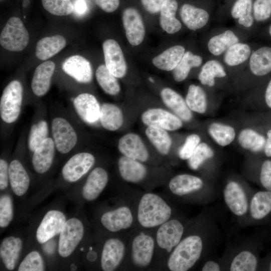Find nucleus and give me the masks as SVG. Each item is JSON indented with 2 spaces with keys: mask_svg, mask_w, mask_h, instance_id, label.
<instances>
[{
  "mask_svg": "<svg viewBox=\"0 0 271 271\" xmlns=\"http://www.w3.org/2000/svg\"><path fill=\"white\" fill-rule=\"evenodd\" d=\"M130 192L137 228L154 230L173 217V207L164 195L152 191Z\"/></svg>",
  "mask_w": 271,
  "mask_h": 271,
  "instance_id": "f257e3e1",
  "label": "nucleus"
},
{
  "mask_svg": "<svg viewBox=\"0 0 271 271\" xmlns=\"http://www.w3.org/2000/svg\"><path fill=\"white\" fill-rule=\"evenodd\" d=\"M23 86L15 80L10 82L5 88L0 100V114L2 120L11 123L18 118L23 100Z\"/></svg>",
  "mask_w": 271,
  "mask_h": 271,
  "instance_id": "0eeeda50",
  "label": "nucleus"
},
{
  "mask_svg": "<svg viewBox=\"0 0 271 271\" xmlns=\"http://www.w3.org/2000/svg\"><path fill=\"white\" fill-rule=\"evenodd\" d=\"M9 178V167L7 162L4 159L0 160V189H5L8 186Z\"/></svg>",
  "mask_w": 271,
  "mask_h": 271,
  "instance_id": "13d9d810",
  "label": "nucleus"
},
{
  "mask_svg": "<svg viewBox=\"0 0 271 271\" xmlns=\"http://www.w3.org/2000/svg\"><path fill=\"white\" fill-rule=\"evenodd\" d=\"M105 65L116 78L125 76L127 65L122 50L117 42L113 39L105 40L102 45Z\"/></svg>",
  "mask_w": 271,
  "mask_h": 271,
  "instance_id": "ddd939ff",
  "label": "nucleus"
},
{
  "mask_svg": "<svg viewBox=\"0 0 271 271\" xmlns=\"http://www.w3.org/2000/svg\"><path fill=\"white\" fill-rule=\"evenodd\" d=\"M200 137L196 134H192L188 136L183 145L178 151V156L182 160H188L194 150L199 144Z\"/></svg>",
  "mask_w": 271,
  "mask_h": 271,
  "instance_id": "864d4df0",
  "label": "nucleus"
},
{
  "mask_svg": "<svg viewBox=\"0 0 271 271\" xmlns=\"http://www.w3.org/2000/svg\"><path fill=\"white\" fill-rule=\"evenodd\" d=\"M184 232V224L174 217L155 229L156 251L152 269H164L167 258L182 239Z\"/></svg>",
  "mask_w": 271,
  "mask_h": 271,
  "instance_id": "7ed1b4c3",
  "label": "nucleus"
},
{
  "mask_svg": "<svg viewBox=\"0 0 271 271\" xmlns=\"http://www.w3.org/2000/svg\"><path fill=\"white\" fill-rule=\"evenodd\" d=\"M251 52V48L248 45L237 42L225 51L223 60L228 66H237L246 61L250 57Z\"/></svg>",
  "mask_w": 271,
  "mask_h": 271,
  "instance_id": "58836bf2",
  "label": "nucleus"
},
{
  "mask_svg": "<svg viewBox=\"0 0 271 271\" xmlns=\"http://www.w3.org/2000/svg\"><path fill=\"white\" fill-rule=\"evenodd\" d=\"M129 232L110 237L105 240L100 256L102 270L114 271L122 268L126 256Z\"/></svg>",
  "mask_w": 271,
  "mask_h": 271,
  "instance_id": "423d86ee",
  "label": "nucleus"
},
{
  "mask_svg": "<svg viewBox=\"0 0 271 271\" xmlns=\"http://www.w3.org/2000/svg\"><path fill=\"white\" fill-rule=\"evenodd\" d=\"M208 132L214 140L221 146L230 144L235 136V132L232 127L219 123L211 124Z\"/></svg>",
  "mask_w": 271,
  "mask_h": 271,
  "instance_id": "a18cd8bd",
  "label": "nucleus"
},
{
  "mask_svg": "<svg viewBox=\"0 0 271 271\" xmlns=\"http://www.w3.org/2000/svg\"><path fill=\"white\" fill-rule=\"evenodd\" d=\"M252 13V0H236L231 11L232 17L237 19L238 23L246 28L253 24L254 19Z\"/></svg>",
  "mask_w": 271,
  "mask_h": 271,
  "instance_id": "ea45409f",
  "label": "nucleus"
},
{
  "mask_svg": "<svg viewBox=\"0 0 271 271\" xmlns=\"http://www.w3.org/2000/svg\"><path fill=\"white\" fill-rule=\"evenodd\" d=\"M52 132L55 147L62 154L70 152L77 142L76 132L65 119L56 117L52 121Z\"/></svg>",
  "mask_w": 271,
  "mask_h": 271,
  "instance_id": "9d476101",
  "label": "nucleus"
},
{
  "mask_svg": "<svg viewBox=\"0 0 271 271\" xmlns=\"http://www.w3.org/2000/svg\"><path fill=\"white\" fill-rule=\"evenodd\" d=\"M66 44L65 39L59 35L44 37L37 43L36 56L40 60H46L62 50Z\"/></svg>",
  "mask_w": 271,
  "mask_h": 271,
  "instance_id": "7c9ffc66",
  "label": "nucleus"
},
{
  "mask_svg": "<svg viewBox=\"0 0 271 271\" xmlns=\"http://www.w3.org/2000/svg\"><path fill=\"white\" fill-rule=\"evenodd\" d=\"M95 76L98 84L107 94L115 95L120 92V87L116 77L110 72L105 65L98 67Z\"/></svg>",
  "mask_w": 271,
  "mask_h": 271,
  "instance_id": "37998d69",
  "label": "nucleus"
},
{
  "mask_svg": "<svg viewBox=\"0 0 271 271\" xmlns=\"http://www.w3.org/2000/svg\"><path fill=\"white\" fill-rule=\"evenodd\" d=\"M87 10L86 3L84 0H77L74 6V10L78 14H84Z\"/></svg>",
  "mask_w": 271,
  "mask_h": 271,
  "instance_id": "bf43d9fd",
  "label": "nucleus"
},
{
  "mask_svg": "<svg viewBox=\"0 0 271 271\" xmlns=\"http://www.w3.org/2000/svg\"><path fill=\"white\" fill-rule=\"evenodd\" d=\"M226 75L225 69L218 61L211 60L207 61L202 67L198 79L203 85L212 87L214 85L215 78H222Z\"/></svg>",
  "mask_w": 271,
  "mask_h": 271,
  "instance_id": "4c0bfd02",
  "label": "nucleus"
},
{
  "mask_svg": "<svg viewBox=\"0 0 271 271\" xmlns=\"http://www.w3.org/2000/svg\"><path fill=\"white\" fill-rule=\"evenodd\" d=\"M42 4L47 12L55 16H67L74 11L70 0H42Z\"/></svg>",
  "mask_w": 271,
  "mask_h": 271,
  "instance_id": "de8ad7c7",
  "label": "nucleus"
},
{
  "mask_svg": "<svg viewBox=\"0 0 271 271\" xmlns=\"http://www.w3.org/2000/svg\"><path fill=\"white\" fill-rule=\"evenodd\" d=\"M225 202L230 210L235 215L240 216L248 210V201L244 191L236 182L230 181L223 191Z\"/></svg>",
  "mask_w": 271,
  "mask_h": 271,
  "instance_id": "aec40b11",
  "label": "nucleus"
},
{
  "mask_svg": "<svg viewBox=\"0 0 271 271\" xmlns=\"http://www.w3.org/2000/svg\"><path fill=\"white\" fill-rule=\"evenodd\" d=\"M102 226L111 233L123 234L137 228L136 211L130 192H122L119 203L100 217Z\"/></svg>",
  "mask_w": 271,
  "mask_h": 271,
  "instance_id": "20e7f679",
  "label": "nucleus"
},
{
  "mask_svg": "<svg viewBox=\"0 0 271 271\" xmlns=\"http://www.w3.org/2000/svg\"><path fill=\"white\" fill-rule=\"evenodd\" d=\"M161 97L164 104L181 119L189 121L192 119V113L185 100L176 91L164 88L161 91Z\"/></svg>",
  "mask_w": 271,
  "mask_h": 271,
  "instance_id": "393cba45",
  "label": "nucleus"
},
{
  "mask_svg": "<svg viewBox=\"0 0 271 271\" xmlns=\"http://www.w3.org/2000/svg\"><path fill=\"white\" fill-rule=\"evenodd\" d=\"M66 221L64 214L61 211L52 210L43 217L36 232V238L43 243L59 234Z\"/></svg>",
  "mask_w": 271,
  "mask_h": 271,
  "instance_id": "dca6fc26",
  "label": "nucleus"
},
{
  "mask_svg": "<svg viewBox=\"0 0 271 271\" xmlns=\"http://www.w3.org/2000/svg\"><path fill=\"white\" fill-rule=\"evenodd\" d=\"M258 266L256 255L248 250H243L233 259L230 266L231 271H254Z\"/></svg>",
  "mask_w": 271,
  "mask_h": 271,
  "instance_id": "c03bdc74",
  "label": "nucleus"
},
{
  "mask_svg": "<svg viewBox=\"0 0 271 271\" xmlns=\"http://www.w3.org/2000/svg\"><path fill=\"white\" fill-rule=\"evenodd\" d=\"M95 162L94 157L90 153L82 152L74 155L63 167V178L69 182L78 181L89 171Z\"/></svg>",
  "mask_w": 271,
  "mask_h": 271,
  "instance_id": "9b49d317",
  "label": "nucleus"
},
{
  "mask_svg": "<svg viewBox=\"0 0 271 271\" xmlns=\"http://www.w3.org/2000/svg\"><path fill=\"white\" fill-rule=\"evenodd\" d=\"M55 144L47 138L34 152L32 163L36 172L43 174L51 167L55 154Z\"/></svg>",
  "mask_w": 271,
  "mask_h": 271,
  "instance_id": "b1692460",
  "label": "nucleus"
},
{
  "mask_svg": "<svg viewBox=\"0 0 271 271\" xmlns=\"http://www.w3.org/2000/svg\"><path fill=\"white\" fill-rule=\"evenodd\" d=\"M99 119L102 126L111 131L119 128L123 122V116L121 109L116 105L103 103L101 106Z\"/></svg>",
  "mask_w": 271,
  "mask_h": 271,
  "instance_id": "72a5a7b5",
  "label": "nucleus"
},
{
  "mask_svg": "<svg viewBox=\"0 0 271 271\" xmlns=\"http://www.w3.org/2000/svg\"><path fill=\"white\" fill-rule=\"evenodd\" d=\"M185 48L181 45L172 46L152 60L153 64L158 69L172 71L180 61L185 53Z\"/></svg>",
  "mask_w": 271,
  "mask_h": 271,
  "instance_id": "473e14b6",
  "label": "nucleus"
},
{
  "mask_svg": "<svg viewBox=\"0 0 271 271\" xmlns=\"http://www.w3.org/2000/svg\"><path fill=\"white\" fill-rule=\"evenodd\" d=\"M146 136L162 155H167L172 146V139L166 129L148 126L145 130Z\"/></svg>",
  "mask_w": 271,
  "mask_h": 271,
  "instance_id": "f704fd0d",
  "label": "nucleus"
},
{
  "mask_svg": "<svg viewBox=\"0 0 271 271\" xmlns=\"http://www.w3.org/2000/svg\"><path fill=\"white\" fill-rule=\"evenodd\" d=\"M95 4L107 13L115 11L119 5V0H94Z\"/></svg>",
  "mask_w": 271,
  "mask_h": 271,
  "instance_id": "4d7b16f0",
  "label": "nucleus"
},
{
  "mask_svg": "<svg viewBox=\"0 0 271 271\" xmlns=\"http://www.w3.org/2000/svg\"><path fill=\"white\" fill-rule=\"evenodd\" d=\"M266 136L263 150L265 156L271 158V129L267 131Z\"/></svg>",
  "mask_w": 271,
  "mask_h": 271,
  "instance_id": "680f3d73",
  "label": "nucleus"
},
{
  "mask_svg": "<svg viewBox=\"0 0 271 271\" xmlns=\"http://www.w3.org/2000/svg\"><path fill=\"white\" fill-rule=\"evenodd\" d=\"M84 235L82 222L76 218L67 220L60 233L58 252L63 257H68L75 250Z\"/></svg>",
  "mask_w": 271,
  "mask_h": 271,
  "instance_id": "1a4fd4ad",
  "label": "nucleus"
},
{
  "mask_svg": "<svg viewBox=\"0 0 271 271\" xmlns=\"http://www.w3.org/2000/svg\"><path fill=\"white\" fill-rule=\"evenodd\" d=\"M202 61L200 56L194 55L190 51L185 52L180 61L172 70L174 80L177 82L184 80L188 76L190 70L200 66Z\"/></svg>",
  "mask_w": 271,
  "mask_h": 271,
  "instance_id": "c9c22d12",
  "label": "nucleus"
},
{
  "mask_svg": "<svg viewBox=\"0 0 271 271\" xmlns=\"http://www.w3.org/2000/svg\"><path fill=\"white\" fill-rule=\"evenodd\" d=\"M62 68L68 75L77 81L88 83L92 79V69L90 63L84 57L76 55L65 60Z\"/></svg>",
  "mask_w": 271,
  "mask_h": 271,
  "instance_id": "6ab92c4d",
  "label": "nucleus"
},
{
  "mask_svg": "<svg viewBox=\"0 0 271 271\" xmlns=\"http://www.w3.org/2000/svg\"><path fill=\"white\" fill-rule=\"evenodd\" d=\"M141 119L147 126H153L167 130H175L182 126V121L177 116L160 108H150L141 116Z\"/></svg>",
  "mask_w": 271,
  "mask_h": 271,
  "instance_id": "4468645a",
  "label": "nucleus"
},
{
  "mask_svg": "<svg viewBox=\"0 0 271 271\" xmlns=\"http://www.w3.org/2000/svg\"><path fill=\"white\" fill-rule=\"evenodd\" d=\"M203 247V241L199 235L191 234L183 236L169 255L163 270L187 271L190 269L200 259Z\"/></svg>",
  "mask_w": 271,
  "mask_h": 271,
  "instance_id": "39448f33",
  "label": "nucleus"
},
{
  "mask_svg": "<svg viewBox=\"0 0 271 271\" xmlns=\"http://www.w3.org/2000/svg\"><path fill=\"white\" fill-rule=\"evenodd\" d=\"M9 180L12 189L17 196H21L27 191L30 178L21 163L14 160L9 166Z\"/></svg>",
  "mask_w": 271,
  "mask_h": 271,
  "instance_id": "bb28decb",
  "label": "nucleus"
},
{
  "mask_svg": "<svg viewBox=\"0 0 271 271\" xmlns=\"http://www.w3.org/2000/svg\"><path fill=\"white\" fill-rule=\"evenodd\" d=\"M214 152L206 143L199 144L188 160L190 168L197 170L206 160L213 157Z\"/></svg>",
  "mask_w": 271,
  "mask_h": 271,
  "instance_id": "09e8293b",
  "label": "nucleus"
},
{
  "mask_svg": "<svg viewBox=\"0 0 271 271\" xmlns=\"http://www.w3.org/2000/svg\"><path fill=\"white\" fill-rule=\"evenodd\" d=\"M203 186V181L198 177L187 174H179L169 180L167 192L175 197H184L199 191Z\"/></svg>",
  "mask_w": 271,
  "mask_h": 271,
  "instance_id": "f3484780",
  "label": "nucleus"
},
{
  "mask_svg": "<svg viewBox=\"0 0 271 271\" xmlns=\"http://www.w3.org/2000/svg\"><path fill=\"white\" fill-rule=\"evenodd\" d=\"M156 251L155 229L135 228L127 239L122 270H145L153 268Z\"/></svg>",
  "mask_w": 271,
  "mask_h": 271,
  "instance_id": "f03ea898",
  "label": "nucleus"
},
{
  "mask_svg": "<svg viewBox=\"0 0 271 271\" xmlns=\"http://www.w3.org/2000/svg\"><path fill=\"white\" fill-rule=\"evenodd\" d=\"M108 181L107 171L101 167H96L89 174L82 190V195L87 201L97 199L106 187Z\"/></svg>",
  "mask_w": 271,
  "mask_h": 271,
  "instance_id": "4be33fe9",
  "label": "nucleus"
},
{
  "mask_svg": "<svg viewBox=\"0 0 271 271\" xmlns=\"http://www.w3.org/2000/svg\"><path fill=\"white\" fill-rule=\"evenodd\" d=\"M29 42V34L22 20L10 18L2 31L0 44L4 49L13 52L23 50Z\"/></svg>",
  "mask_w": 271,
  "mask_h": 271,
  "instance_id": "6e6552de",
  "label": "nucleus"
},
{
  "mask_svg": "<svg viewBox=\"0 0 271 271\" xmlns=\"http://www.w3.org/2000/svg\"><path fill=\"white\" fill-rule=\"evenodd\" d=\"M181 20L189 29L195 31L204 27L208 23L209 15L205 10L185 4L180 9Z\"/></svg>",
  "mask_w": 271,
  "mask_h": 271,
  "instance_id": "cd10ccee",
  "label": "nucleus"
},
{
  "mask_svg": "<svg viewBox=\"0 0 271 271\" xmlns=\"http://www.w3.org/2000/svg\"><path fill=\"white\" fill-rule=\"evenodd\" d=\"M23 246L20 238L9 236L5 238L1 243L0 255L5 267L13 270L19 259Z\"/></svg>",
  "mask_w": 271,
  "mask_h": 271,
  "instance_id": "c85d7f7f",
  "label": "nucleus"
},
{
  "mask_svg": "<svg viewBox=\"0 0 271 271\" xmlns=\"http://www.w3.org/2000/svg\"><path fill=\"white\" fill-rule=\"evenodd\" d=\"M166 0H141L144 9L151 14H156L159 12Z\"/></svg>",
  "mask_w": 271,
  "mask_h": 271,
  "instance_id": "6e6d98bb",
  "label": "nucleus"
},
{
  "mask_svg": "<svg viewBox=\"0 0 271 271\" xmlns=\"http://www.w3.org/2000/svg\"><path fill=\"white\" fill-rule=\"evenodd\" d=\"M252 12L255 21H267L271 18V0H255L252 5Z\"/></svg>",
  "mask_w": 271,
  "mask_h": 271,
  "instance_id": "3c124183",
  "label": "nucleus"
},
{
  "mask_svg": "<svg viewBox=\"0 0 271 271\" xmlns=\"http://www.w3.org/2000/svg\"><path fill=\"white\" fill-rule=\"evenodd\" d=\"M238 42V37L233 32L228 30L212 37L208 42V49L212 55L217 56Z\"/></svg>",
  "mask_w": 271,
  "mask_h": 271,
  "instance_id": "e433bc0d",
  "label": "nucleus"
},
{
  "mask_svg": "<svg viewBox=\"0 0 271 271\" xmlns=\"http://www.w3.org/2000/svg\"><path fill=\"white\" fill-rule=\"evenodd\" d=\"M48 134L47 122L44 120L32 125L28 138V146L32 152L35 150L46 139Z\"/></svg>",
  "mask_w": 271,
  "mask_h": 271,
  "instance_id": "49530a36",
  "label": "nucleus"
},
{
  "mask_svg": "<svg viewBox=\"0 0 271 271\" xmlns=\"http://www.w3.org/2000/svg\"><path fill=\"white\" fill-rule=\"evenodd\" d=\"M190 110L199 113H204L207 109V98L204 90L199 86L191 84L185 98Z\"/></svg>",
  "mask_w": 271,
  "mask_h": 271,
  "instance_id": "a19ab883",
  "label": "nucleus"
},
{
  "mask_svg": "<svg viewBox=\"0 0 271 271\" xmlns=\"http://www.w3.org/2000/svg\"><path fill=\"white\" fill-rule=\"evenodd\" d=\"M267 268L268 270L271 271V259L268 262V263L267 265Z\"/></svg>",
  "mask_w": 271,
  "mask_h": 271,
  "instance_id": "338daca9",
  "label": "nucleus"
},
{
  "mask_svg": "<svg viewBox=\"0 0 271 271\" xmlns=\"http://www.w3.org/2000/svg\"><path fill=\"white\" fill-rule=\"evenodd\" d=\"M18 270H44L43 261L40 253L37 251H32L28 253L20 263Z\"/></svg>",
  "mask_w": 271,
  "mask_h": 271,
  "instance_id": "8fccbe9b",
  "label": "nucleus"
},
{
  "mask_svg": "<svg viewBox=\"0 0 271 271\" xmlns=\"http://www.w3.org/2000/svg\"><path fill=\"white\" fill-rule=\"evenodd\" d=\"M259 181L262 187L271 191V160L264 161L260 167Z\"/></svg>",
  "mask_w": 271,
  "mask_h": 271,
  "instance_id": "5fc2aeb1",
  "label": "nucleus"
},
{
  "mask_svg": "<svg viewBox=\"0 0 271 271\" xmlns=\"http://www.w3.org/2000/svg\"><path fill=\"white\" fill-rule=\"evenodd\" d=\"M267 33L268 36L271 38V23L269 24L267 29Z\"/></svg>",
  "mask_w": 271,
  "mask_h": 271,
  "instance_id": "69168bd1",
  "label": "nucleus"
},
{
  "mask_svg": "<svg viewBox=\"0 0 271 271\" xmlns=\"http://www.w3.org/2000/svg\"><path fill=\"white\" fill-rule=\"evenodd\" d=\"M118 148L123 156L142 163L148 161L149 152L141 137L134 133H128L119 140Z\"/></svg>",
  "mask_w": 271,
  "mask_h": 271,
  "instance_id": "a211bd4d",
  "label": "nucleus"
},
{
  "mask_svg": "<svg viewBox=\"0 0 271 271\" xmlns=\"http://www.w3.org/2000/svg\"><path fill=\"white\" fill-rule=\"evenodd\" d=\"M149 80H150V81H152V82H154V80H153V79H152V78H149Z\"/></svg>",
  "mask_w": 271,
  "mask_h": 271,
  "instance_id": "774afa93",
  "label": "nucleus"
},
{
  "mask_svg": "<svg viewBox=\"0 0 271 271\" xmlns=\"http://www.w3.org/2000/svg\"><path fill=\"white\" fill-rule=\"evenodd\" d=\"M13 217V207L11 197L4 195L0 198V226L6 227Z\"/></svg>",
  "mask_w": 271,
  "mask_h": 271,
  "instance_id": "603ef678",
  "label": "nucleus"
},
{
  "mask_svg": "<svg viewBox=\"0 0 271 271\" xmlns=\"http://www.w3.org/2000/svg\"><path fill=\"white\" fill-rule=\"evenodd\" d=\"M266 139L255 130L245 128L238 136V142L244 149L253 152H259L264 149Z\"/></svg>",
  "mask_w": 271,
  "mask_h": 271,
  "instance_id": "79ce46f5",
  "label": "nucleus"
},
{
  "mask_svg": "<svg viewBox=\"0 0 271 271\" xmlns=\"http://www.w3.org/2000/svg\"><path fill=\"white\" fill-rule=\"evenodd\" d=\"M264 100L267 106L271 109V78L268 81L265 88Z\"/></svg>",
  "mask_w": 271,
  "mask_h": 271,
  "instance_id": "e2e57ef3",
  "label": "nucleus"
},
{
  "mask_svg": "<svg viewBox=\"0 0 271 271\" xmlns=\"http://www.w3.org/2000/svg\"><path fill=\"white\" fill-rule=\"evenodd\" d=\"M122 20L126 38L133 46L140 45L144 40L145 29L142 16L133 8L125 9Z\"/></svg>",
  "mask_w": 271,
  "mask_h": 271,
  "instance_id": "2eb2a0df",
  "label": "nucleus"
},
{
  "mask_svg": "<svg viewBox=\"0 0 271 271\" xmlns=\"http://www.w3.org/2000/svg\"><path fill=\"white\" fill-rule=\"evenodd\" d=\"M75 109L86 122L92 123L99 119L101 107L96 97L91 94H80L73 100Z\"/></svg>",
  "mask_w": 271,
  "mask_h": 271,
  "instance_id": "412c9836",
  "label": "nucleus"
},
{
  "mask_svg": "<svg viewBox=\"0 0 271 271\" xmlns=\"http://www.w3.org/2000/svg\"><path fill=\"white\" fill-rule=\"evenodd\" d=\"M249 213L253 219L264 220L271 213V191L264 190L256 192L249 205Z\"/></svg>",
  "mask_w": 271,
  "mask_h": 271,
  "instance_id": "c756f323",
  "label": "nucleus"
},
{
  "mask_svg": "<svg viewBox=\"0 0 271 271\" xmlns=\"http://www.w3.org/2000/svg\"><path fill=\"white\" fill-rule=\"evenodd\" d=\"M87 259L90 261H93L95 260L97 257V253L96 252L91 250L87 255Z\"/></svg>",
  "mask_w": 271,
  "mask_h": 271,
  "instance_id": "0e129e2a",
  "label": "nucleus"
},
{
  "mask_svg": "<svg viewBox=\"0 0 271 271\" xmlns=\"http://www.w3.org/2000/svg\"><path fill=\"white\" fill-rule=\"evenodd\" d=\"M178 3L176 0H166L160 10V24L167 33L174 34L180 30L182 25L176 18Z\"/></svg>",
  "mask_w": 271,
  "mask_h": 271,
  "instance_id": "2f4dec72",
  "label": "nucleus"
},
{
  "mask_svg": "<svg viewBox=\"0 0 271 271\" xmlns=\"http://www.w3.org/2000/svg\"><path fill=\"white\" fill-rule=\"evenodd\" d=\"M55 64L52 61H47L38 65L34 72L31 88L33 93L38 96H42L49 91Z\"/></svg>",
  "mask_w": 271,
  "mask_h": 271,
  "instance_id": "5701e85b",
  "label": "nucleus"
},
{
  "mask_svg": "<svg viewBox=\"0 0 271 271\" xmlns=\"http://www.w3.org/2000/svg\"><path fill=\"white\" fill-rule=\"evenodd\" d=\"M118 169L122 179L129 183L142 185L148 177V167L143 163L138 160L122 156L117 163Z\"/></svg>",
  "mask_w": 271,
  "mask_h": 271,
  "instance_id": "f8f14e48",
  "label": "nucleus"
},
{
  "mask_svg": "<svg viewBox=\"0 0 271 271\" xmlns=\"http://www.w3.org/2000/svg\"><path fill=\"white\" fill-rule=\"evenodd\" d=\"M201 270L203 271H219L220 270V267L216 262L210 260L204 264Z\"/></svg>",
  "mask_w": 271,
  "mask_h": 271,
  "instance_id": "052dcab7",
  "label": "nucleus"
},
{
  "mask_svg": "<svg viewBox=\"0 0 271 271\" xmlns=\"http://www.w3.org/2000/svg\"><path fill=\"white\" fill-rule=\"evenodd\" d=\"M249 69L256 76L263 77L271 73V46H261L251 54Z\"/></svg>",
  "mask_w": 271,
  "mask_h": 271,
  "instance_id": "a878e982",
  "label": "nucleus"
}]
</instances>
